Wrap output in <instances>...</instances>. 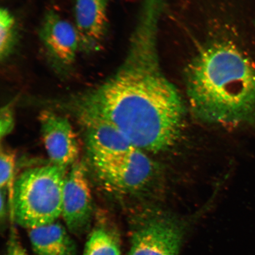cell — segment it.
Returning a JSON list of instances; mask_svg holds the SVG:
<instances>
[{
	"mask_svg": "<svg viewBox=\"0 0 255 255\" xmlns=\"http://www.w3.org/2000/svg\"><path fill=\"white\" fill-rule=\"evenodd\" d=\"M66 168L51 164L25 171L15 181L10 204L16 223L30 229L57 221L62 216Z\"/></svg>",
	"mask_w": 255,
	"mask_h": 255,
	"instance_id": "3",
	"label": "cell"
},
{
	"mask_svg": "<svg viewBox=\"0 0 255 255\" xmlns=\"http://www.w3.org/2000/svg\"><path fill=\"white\" fill-rule=\"evenodd\" d=\"M39 38L48 61L57 74H69L80 51L77 30L53 9L44 16L39 30Z\"/></svg>",
	"mask_w": 255,
	"mask_h": 255,
	"instance_id": "5",
	"label": "cell"
},
{
	"mask_svg": "<svg viewBox=\"0 0 255 255\" xmlns=\"http://www.w3.org/2000/svg\"><path fill=\"white\" fill-rule=\"evenodd\" d=\"M83 255H121L117 232L107 225H97L89 234Z\"/></svg>",
	"mask_w": 255,
	"mask_h": 255,
	"instance_id": "12",
	"label": "cell"
},
{
	"mask_svg": "<svg viewBox=\"0 0 255 255\" xmlns=\"http://www.w3.org/2000/svg\"><path fill=\"white\" fill-rule=\"evenodd\" d=\"M17 39V23L8 9H0V58L7 60L13 52Z\"/></svg>",
	"mask_w": 255,
	"mask_h": 255,
	"instance_id": "13",
	"label": "cell"
},
{
	"mask_svg": "<svg viewBox=\"0 0 255 255\" xmlns=\"http://www.w3.org/2000/svg\"><path fill=\"white\" fill-rule=\"evenodd\" d=\"M157 25L154 16L140 18L119 70L100 84L60 103L79 121L110 124L135 147L151 152L174 144L184 117L180 95L159 67Z\"/></svg>",
	"mask_w": 255,
	"mask_h": 255,
	"instance_id": "1",
	"label": "cell"
},
{
	"mask_svg": "<svg viewBox=\"0 0 255 255\" xmlns=\"http://www.w3.org/2000/svg\"><path fill=\"white\" fill-rule=\"evenodd\" d=\"M7 191L1 190V206H0V218L1 221L6 218L7 215V203H6V196H7Z\"/></svg>",
	"mask_w": 255,
	"mask_h": 255,
	"instance_id": "17",
	"label": "cell"
},
{
	"mask_svg": "<svg viewBox=\"0 0 255 255\" xmlns=\"http://www.w3.org/2000/svg\"><path fill=\"white\" fill-rule=\"evenodd\" d=\"M191 110L223 126L255 123V65L231 44H213L191 63L187 75Z\"/></svg>",
	"mask_w": 255,
	"mask_h": 255,
	"instance_id": "2",
	"label": "cell"
},
{
	"mask_svg": "<svg viewBox=\"0 0 255 255\" xmlns=\"http://www.w3.org/2000/svg\"><path fill=\"white\" fill-rule=\"evenodd\" d=\"M182 238V229L171 219H149L133 233L129 255H178Z\"/></svg>",
	"mask_w": 255,
	"mask_h": 255,
	"instance_id": "8",
	"label": "cell"
},
{
	"mask_svg": "<svg viewBox=\"0 0 255 255\" xmlns=\"http://www.w3.org/2000/svg\"><path fill=\"white\" fill-rule=\"evenodd\" d=\"M16 156L13 151L1 149L0 155V187L8 191L9 202H12L15 184L14 171Z\"/></svg>",
	"mask_w": 255,
	"mask_h": 255,
	"instance_id": "14",
	"label": "cell"
},
{
	"mask_svg": "<svg viewBox=\"0 0 255 255\" xmlns=\"http://www.w3.org/2000/svg\"><path fill=\"white\" fill-rule=\"evenodd\" d=\"M80 121L84 127L85 144L91 160L116 157L135 147L110 124L96 120Z\"/></svg>",
	"mask_w": 255,
	"mask_h": 255,
	"instance_id": "10",
	"label": "cell"
},
{
	"mask_svg": "<svg viewBox=\"0 0 255 255\" xmlns=\"http://www.w3.org/2000/svg\"><path fill=\"white\" fill-rule=\"evenodd\" d=\"M91 162L101 183L108 189L119 193L141 189L150 180L154 170L150 158L136 147L116 157Z\"/></svg>",
	"mask_w": 255,
	"mask_h": 255,
	"instance_id": "4",
	"label": "cell"
},
{
	"mask_svg": "<svg viewBox=\"0 0 255 255\" xmlns=\"http://www.w3.org/2000/svg\"><path fill=\"white\" fill-rule=\"evenodd\" d=\"M28 231L36 255H76L75 242L61 223L56 221Z\"/></svg>",
	"mask_w": 255,
	"mask_h": 255,
	"instance_id": "11",
	"label": "cell"
},
{
	"mask_svg": "<svg viewBox=\"0 0 255 255\" xmlns=\"http://www.w3.org/2000/svg\"><path fill=\"white\" fill-rule=\"evenodd\" d=\"M107 0H76L74 16L80 50L97 52L103 47L109 26Z\"/></svg>",
	"mask_w": 255,
	"mask_h": 255,
	"instance_id": "9",
	"label": "cell"
},
{
	"mask_svg": "<svg viewBox=\"0 0 255 255\" xmlns=\"http://www.w3.org/2000/svg\"><path fill=\"white\" fill-rule=\"evenodd\" d=\"M93 215V199L87 169L82 162H76L66 175L62 216L69 232L80 237L90 229Z\"/></svg>",
	"mask_w": 255,
	"mask_h": 255,
	"instance_id": "6",
	"label": "cell"
},
{
	"mask_svg": "<svg viewBox=\"0 0 255 255\" xmlns=\"http://www.w3.org/2000/svg\"><path fill=\"white\" fill-rule=\"evenodd\" d=\"M39 119L41 137L52 164L64 168L72 165L78 158L79 145L68 118L45 110Z\"/></svg>",
	"mask_w": 255,
	"mask_h": 255,
	"instance_id": "7",
	"label": "cell"
},
{
	"mask_svg": "<svg viewBox=\"0 0 255 255\" xmlns=\"http://www.w3.org/2000/svg\"><path fill=\"white\" fill-rule=\"evenodd\" d=\"M5 255H27L14 230L9 236Z\"/></svg>",
	"mask_w": 255,
	"mask_h": 255,
	"instance_id": "16",
	"label": "cell"
},
{
	"mask_svg": "<svg viewBox=\"0 0 255 255\" xmlns=\"http://www.w3.org/2000/svg\"><path fill=\"white\" fill-rule=\"evenodd\" d=\"M14 117L12 105L8 104L3 107L0 113V136L1 138L8 135L13 129Z\"/></svg>",
	"mask_w": 255,
	"mask_h": 255,
	"instance_id": "15",
	"label": "cell"
}]
</instances>
